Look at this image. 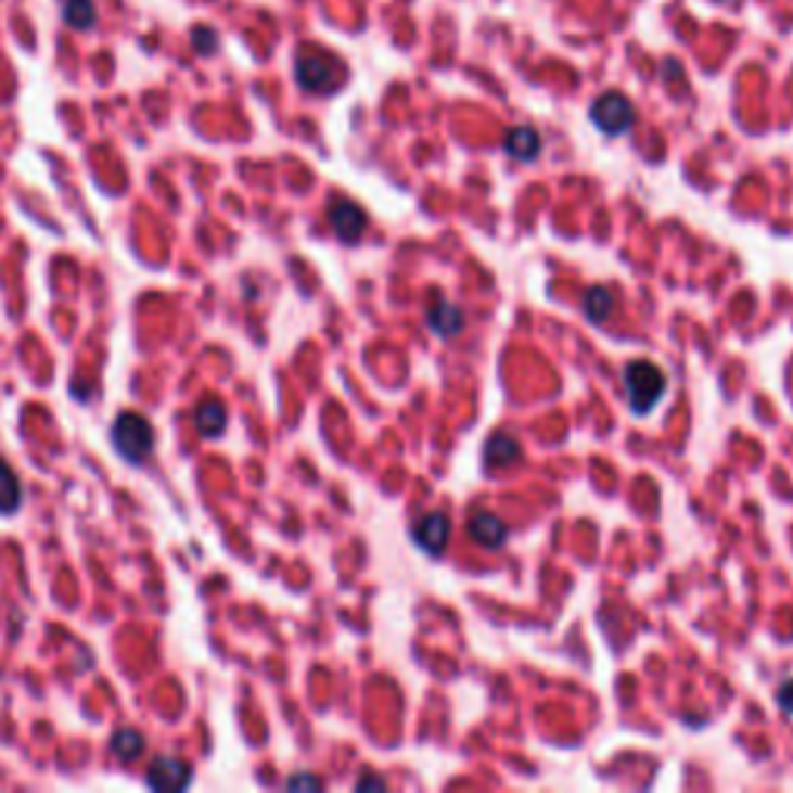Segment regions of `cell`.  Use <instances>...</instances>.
Listing matches in <instances>:
<instances>
[{
	"label": "cell",
	"mask_w": 793,
	"mask_h": 793,
	"mask_svg": "<svg viewBox=\"0 0 793 793\" xmlns=\"http://www.w3.org/2000/svg\"><path fill=\"white\" fill-rule=\"evenodd\" d=\"M108 440L115 452L128 462V465H143L155 450V429L143 412H118L112 429H108Z\"/></svg>",
	"instance_id": "obj_1"
},
{
	"label": "cell",
	"mask_w": 793,
	"mask_h": 793,
	"mask_svg": "<svg viewBox=\"0 0 793 793\" xmlns=\"http://www.w3.org/2000/svg\"><path fill=\"white\" fill-rule=\"evenodd\" d=\"M666 387V372L651 360H632V363L623 366V391H626V400L629 409L636 415H648L654 412L657 404L664 400Z\"/></svg>",
	"instance_id": "obj_2"
},
{
	"label": "cell",
	"mask_w": 793,
	"mask_h": 793,
	"mask_svg": "<svg viewBox=\"0 0 793 793\" xmlns=\"http://www.w3.org/2000/svg\"><path fill=\"white\" fill-rule=\"evenodd\" d=\"M344 65L335 60V56H329V53H322L317 47H310V50H300L298 53V63H295V78H298V85L307 90V93H335L344 81Z\"/></svg>",
	"instance_id": "obj_3"
},
{
	"label": "cell",
	"mask_w": 793,
	"mask_h": 793,
	"mask_svg": "<svg viewBox=\"0 0 793 793\" xmlns=\"http://www.w3.org/2000/svg\"><path fill=\"white\" fill-rule=\"evenodd\" d=\"M589 118H592V125H596L601 133H607V137H621V133H626V130L636 125V108H632V103H629L623 93L607 90V93H601L599 100L592 103Z\"/></svg>",
	"instance_id": "obj_4"
},
{
	"label": "cell",
	"mask_w": 793,
	"mask_h": 793,
	"mask_svg": "<svg viewBox=\"0 0 793 793\" xmlns=\"http://www.w3.org/2000/svg\"><path fill=\"white\" fill-rule=\"evenodd\" d=\"M329 227H332V233L342 239L344 245H354V242L363 239L366 227H369V217H366V212L357 202L335 199L329 205Z\"/></svg>",
	"instance_id": "obj_5"
},
{
	"label": "cell",
	"mask_w": 793,
	"mask_h": 793,
	"mask_svg": "<svg viewBox=\"0 0 793 793\" xmlns=\"http://www.w3.org/2000/svg\"><path fill=\"white\" fill-rule=\"evenodd\" d=\"M190 781H193V769L180 756H155L146 772V784L152 791H183L190 788Z\"/></svg>",
	"instance_id": "obj_6"
},
{
	"label": "cell",
	"mask_w": 793,
	"mask_h": 793,
	"mask_svg": "<svg viewBox=\"0 0 793 793\" xmlns=\"http://www.w3.org/2000/svg\"><path fill=\"white\" fill-rule=\"evenodd\" d=\"M412 539L425 555H444L450 542V517L440 512H429L412 524Z\"/></svg>",
	"instance_id": "obj_7"
},
{
	"label": "cell",
	"mask_w": 793,
	"mask_h": 793,
	"mask_svg": "<svg viewBox=\"0 0 793 793\" xmlns=\"http://www.w3.org/2000/svg\"><path fill=\"white\" fill-rule=\"evenodd\" d=\"M425 320H429L431 332L440 335V338H452V335H459V332L465 329V314H462V307H456V304L447 298L434 300L429 307V314H425Z\"/></svg>",
	"instance_id": "obj_8"
},
{
	"label": "cell",
	"mask_w": 793,
	"mask_h": 793,
	"mask_svg": "<svg viewBox=\"0 0 793 793\" xmlns=\"http://www.w3.org/2000/svg\"><path fill=\"white\" fill-rule=\"evenodd\" d=\"M517 459H521V444L506 431H496L494 437L487 440V447H484V465L490 472L509 469V465H515Z\"/></svg>",
	"instance_id": "obj_9"
},
{
	"label": "cell",
	"mask_w": 793,
	"mask_h": 793,
	"mask_svg": "<svg viewBox=\"0 0 793 793\" xmlns=\"http://www.w3.org/2000/svg\"><path fill=\"white\" fill-rule=\"evenodd\" d=\"M469 536L484 549H499L509 536V527H506V521H499L490 512H474L469 521Z\"/></svg>",
	"instance_id": "obj_10"
},
{
	"label": "cell",
	"mask_w": 793,
	"mask_h": 793,
	"mask_svg": "<svg viewBox=\"0 0 793 793\" xmlns=\"http://www.w3.org/2000/svg\"><path fill=\"white\" fill-rule=\"evenodd\" d=\"M227 419H230V412H227V407H223L220 400H215V397L202 400V404L193 409V425L202 437H220V434L227 431Z\"/></svg>",
	"instance_id": "obj_11"
},
{
	"label": "cell",
	"mask_w": 793,
	"mask_h": 793,
	"mask_svg": "<svg viewBox=\"0 0 793 793\" xmlns=\"http://www.w3.org/2000/svg\"><path fill=\"white\" fill-rule=\"evenodd\" d=\"M502 150L509 152L515 162H534L539 150H542V137H539V130L527 128V125H517V128L506 133Z\"/></svg>",
	"instance_id": "obj_12"
},
{
	"label": "cell",
	"mask_w": 793,
	"mask_h": 793,
	"mask_svg": "<svg viewBox=\"0 0 793 793\" xmlns=\"http://www.w3.org/2000/svg\"><path fill=\"white\" fill-rule=\"evenodd\" d=\"M22 509V481L13 465L0 456V515L10 517Z\"/></svg>",
	"instance_id": "obj_13"
},
{
	"label": "cell",
	"mask_w": 793,
	"mask_h": 793,
	"mask_svg": "<svg viewBox=\"0 0 793 793\" xmlns=\"http://www.w3.org/2000/svg\"><path fill=\"white\" fill-rule=\"evenodd\" d=\"M108 751L112 756L118 759V763H133V759H140L143 753H146V738H143V731L140 729H118L112 734V741H108Z\"/></svg>",
	"instance_id": "obj_14"
},
{
	"label": "cell",
	"mask_w": 793,
	"mask_h": 793,
	"mask_svg": "<svg viewBox=\"0 0 793 793\" xmlns=\"http://www.w3.org/2000/svg\"><path fill=\"white\" fill-rule=\"evenodd\" d=\"M614 304H617V298H614V292L607 285H592L586 292V298H583V314H586V320L592 325H601L614 314Z\"/></svg>",
	"instance_id": "obj_15"
},
{
	"label": "cell",
	"mask_w": 793,
	"mask_h": 793,
	"mask_svg": "<svg viewBox=\"0 0 793 793\" xmlns=\"http://www.w3.org/2000/svg\"><path fill=\"white\" fill-rule=\"evenodd\" d=\"M97 20L93 0H65V22L72 28H90Z\"/></svg>",
	"instance_id": "obj_16"
},
{
	"label": "cell",
	"mask_w": 793,
	"mask_h": 793,
	"mask_svg": "<svg viewBox=\"0 0 793 793\" xmlns=\"http://www.w3.org/2000/svg\"><path fill=\"white\" fill-rule=\"evenodd\" d=\"M193 43H195V50H202V53H215V47H217L215 28H208V25H202V28H195V31H193Z\"/></svg>",
	"instance_id": "obj_17"
},
{
	"label": "cell",
	"mask_w": 793,
	"mask_h": 793,
	"mask_svg": "<svg viewBox=\"0 0 793 793\" xmlns=\"http://www.w3.org/2000/svg\"><path fill=\"white\" fill-rule=\"evenodd\" d=\"M285 788L289 791H304V788H310V791H320L322 781L317 775H292L289 781H285Z\"/></svg>",
	"instance_id": "obj_18"
},
{
	"label": "cell",
	"mask_w": 793,
	"mask_h": 793,
	"mask_svg": "<svg viewBox=\"0 0 793 793\" xmlns=\"http://www.w3.org/2000/svg\"><path fill=\"white\" fill-rule=\"evenodd\" d=\"M778 707L784 709L788 716H793V679H788L784 686L778 688Z\"/></svg>",
	"instance_id": "obj_19"
},
{
	"label": "cell",
	"mask_w": 793,
	"mask_h": 793,
	"mask_svg": "<svg viewBox=\"0 0 793 793\" xmlns=\"http://www.w3.org/2000/svg\"><path fill=\"white\" fill-rule=\"evenodd\" d=\"M385 788H387L385 781H382V778H372V775L357 781V791H385Z\"/></svg>",
	"instance_id": "obj_20"
}]
</instances>
